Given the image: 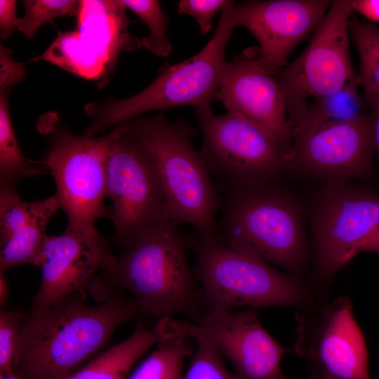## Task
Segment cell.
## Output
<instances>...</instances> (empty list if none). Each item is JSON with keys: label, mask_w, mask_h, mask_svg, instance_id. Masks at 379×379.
I'll list each match as a JSON object with an SVG mask.
<instances>
[{"label": "cell", "mask_w": 379, "mask_h": 379, "mask_svg": "<svg viewBox=\"0 0 379 379\" xmlns=\"http://www.w3.org/2000/svg\"><path fill=\"white\" fill-rule=\"evenodd\" d=\"M227 2V0H180L178 4V12L193 17L201 34L206 35L212 27L214 16L222 11Z\"/></svg>", "instance_id": "obj_29"}, {"label": "cell", "mask_w": 379, "mask_h": 379, "mask_svg": "<svg viewBox=\"0 0 379 379\" xmlns=\"http://www.w3.org/2000/svg\"><path fill=\"white\" fill-rule=\"evenodd\" d=\"M333 1L250 0L235 4L234 27L246 28L258 47L249 48L265 69L285 67L295 47L322 22Z\"/></svg>", "instance_id": "obj_16"}, {"label": "cell", "mask_w": 379, "mask_h": 379, "mask_svg": "<svg viewBox=\"0 0 379 379\" xmlns=\"http://www.w3.org/2000/svg\"><path fill=\"white\" fill-rule=\"evenodd\" d=\"M273 183L218 192L213 238L295 274L307 258L300 218L290 199Z\"/></svg>", "instance_id": "obj_5"}, {"label": "cell", "mask_w": 379, "mask_h": 379, "mask_svg": "<svg viewBox=\"0 0 379 379\" xmlns=\"http://www.w3.org/2000/svg\"><path fill=\"white\" fill-rule=\"evenodd\" d=\"M16 1L0 0V36L9 39L18 28L20 18L16 15Z\"/></svg>", "instance_id": "obj_31"}, {"label": "cell", "mask_w": 379, "mask_h": 379, "mask_svg": "<svg viewBox=\"0 0 379 379\" xmlns=\"http://www.w3.org/2000/svg\"><path fill=\"white\" fill-rule=\"evenodd\" d=\"M45 126L48 148L41 159L32 161L48 168L53 177L55 195L68 219L66 230L95 231L97 220L108 218L107 161L114 129L86 137L73 134L58 121Z\"/></svg>", "instance_id": "obj_7"}, {"label": "cell", "mask_w": 379, "mask_h": 379, "mask_svg": "<svg viewBox=\"0 0 379 379\" xmlns=\"http://www.w3.org/2000/svg\"><path fill=\"white\" fill-rule=\"evenodd\" d=\"M359 86V82L351 83L334 94L312 100L303 117L291 128L301 124L350 120L365 113L367 105L358 92Z\"/></svg>", "instance_id": "obj_22"}, {"label": "cell", "mask_w": 379, "mask_h": 379, "mask_svg": "<svg viewBox=\"0 0 379 379\" xmlns=\"http://www.w3.org/2000/svg\"><path fill=\"white\" fill-rule=\"evenodd\" d=\"M295 319L293 350L307 360L311 379H371L365 340L347 298L302 306Z\"/></svg>", "instance_id": "obj_11"}, {"label": "cell", "mask_w": 379, "mask_h": 379, "mask_svg": "<svg viewBox=\"0 0 379 379\" xmlns=\"http://www.w3.org/2000/svg\"><path fill=\"white\" fill-rule=\"evenodd\" d=\"M121 248L90 290L98 302L126 291L143 316L183 314L194 321L204 312L188 260L191 235L180 223L168 220L147 227Z\"/></svg>", "instance_id": "obj_2"}, {"label": "cell", "mask_w": 379, "mask_h": 379, "mask_svg": "<svg viewBox=\"0 0 379 379\" xmlns=\"http://www.w3.org/2000/svg\"><path fill=\"white\" fill-rule=\"evenodd\" d=\"M235 4L228 1L212 38L195 55L174 65L164 63L154 81L130 98L86 105L84 111L91 122L82 135L95 137L143 113L177 106L192 107L197 115L212 113L211 102L227 63L226 47L235 28Z\"/></svg>", "instance_id": "obj_3"}, {"label": "cell", "mask_w": 379, "mask_h": 379, "mask_svg": "<svg viewBox=\"0 0 379 379\" xmlns=\"http://www.w3.org/2000/svg\"><path fill=\"white\" fill-rule=\"evenodd\" d=\"M116 258L109 241L98 230L48 235L35 265L41 268V278L29 312H41L74 295H86Z\"/></svg>", "instance_id": "obj_15"}, {"label": "cell", "mask_w": 379, "mask_h": 379, "mask_svg": "<svg viewBox=\"0 0 379 379\" xmlns=\"http://www.w3.org/2000/svg\"><path fill=\"white\" fill-rule=\"evenodd\" d=\"M199 150L218 192L274 182L290 168V153L270 131L233 112L197 115Z\"/></svg>", "instance_id": "obj_8"}, {"label": "cell", "mask_w": 379, "mask_h": 379, "mask_svg": "<svg viewBox=\"0 0 379 379\" xmlns=\"http://www.w3.org/2000/svg\"><path fill=\"white\" fill-rule=\"evenodd\" d=\"M107 161L106 196L114 241L122 246L142 230L172 220L168 197L145 143L121 124L115 126Z\"/></svg>", "instance_id": "obj_9"}, {"label": "cell", "mask_w": 379, "mask_h": 379, "mask_svg": "<svg viewBox=\"0 0 379 379\" xmlns=\"http://www.w3.org/2000/svg\"><path fill=\"white\" fill-rule=\"evenodd\" d=\"M164 338L160 319L152 328L140 321L127 339L107 347L65 379H127L136 362Z\"/></svg>", "instance_id": "obj_18"}, {"label": "cell", "mask_w": 379, "mask_h": 379, "mask_svg": "<svg viewBox=\"0 0 379 379\" xmlns=\"http://www.w3.org/2000/svg\"><path fill=\"white\" fill-rule=\"evenodd\" d=\"M148 27L149 34L142 38V46L158 56H167L171 51L168 35V19L158 1L121 0Z\"/></svg>", "instance_id": "obj_24"}, {"label": "cell", "mask_w": 379, "mask_h": 379, "mask_svg": "<svg viewBox=\"0 0 379 379\" xmlns=\"http://www.w3.org/2000/svg\"><path fill=\"white\" fill-rule=\"evenodd\" d=\"M161 320L166 337L211 342L230 361L238 379H290L281 368L288 350L265 329L255 308L204 312L194 321Z\"/></svg>", "instance_id": "obj_12"}, {"label": "cell", "mask_w": 379, "mask_h": 379, "mask_svg": "<svg viewBox=\"0 0 379 379\" xmlns=\"http://www.w3.org/2000/svg\"><path fill=\"white\" fill-rule=\"evenodd\" d=\"M0 379H22L18 376L16 373L13 372H9L6 373L0 374Z\"/></svg>", "instance_id": "obj_36"}, {"label": "cell", "mask_w": 379, "mask_h": 379, "mask_svg": "<svg viewBox=\"0 0 379 379\" xmlns=\"http://www.w3.org/2000/svg\"><path fill=\"white\" fill-rule=\"evenodd\" d=\"M9 284L4 272H0V306L4 308L9 298Z\"/></svg>", "instance_id": "obj_35"}, {"label": "cell", "mask_w": 379, "mask_h": 379, "mask_svg": "<svg viewBox=\"0 0 379 379\" xmlns=\"http://www.w3.org/2000/svg\"><path fill=\"white\" fill-rule=\"evenodd\" d=\"M155 347L127 379H181L184 361L194 352L188 338L166 337Z\"/></svg>", "instance_id": "obj_21"}, {"label": "cell", "mask_w": 379, "mask_h": 379, "mask_svg": "<svg viewBox=\"0 0 379 379\" xmlns=\"http://www.w3.org/2000/svg\"><path fill=\"white\" fill-rule=\"evenodd\" d=\"M363 98L373 117L375 150L379 160V93L364 94Z\"/></svg>", "instance_id": "obj_33"}, {"label": "cell", "mask_w": 379, "mask_h": 379, "mask_svg": "<svg viewBox=\"0 0 379 379\" xmlns=\"http://www.w3.org/2000/svg\"><path fill=\"white\" fill-rule=\"evenodd\" d=\"M352 10L373 23H379V0H348Z\"/></svg>", "instance_id": "obj_32"}, {"label": "cell", "mask_w": 379, "mask_h": 379, "mask_svg": "<svg viewBox=\"0 0 379 379\" xmlns=\"http://www.w3.org/2000/svg\"><path fill=\"white\" fill-rule=\"evenodd\" d=\"M121 125L150 151L168 197L171 219L191 225L200 237H213L220 197L193 145L198 130L184 120H169L164 112Z\"/></svg>", "instance_id": "obj_6"}, {"label": "cell", "mask_w": 379, "mask_h": 379, "mask_svg": "<svg viewBox=\"0 0 379 379\" xmlns=\"http://www.w3.org/2000/svg\"><path fill=\"white\" fill-rule=\"evenodd\" d=\"M74 295L25 314L13 372L22 379H65L109 347L121 325L143 317L131 296L111 293L95 305Z\"/></svg>", "instance_id": "obj_1"}, {"label": "cell", "mask_w": 379, "mask_h": 379, "mask_svg": "<svg viewBox=\"0 0 379 379\" xmlns=\"http://www.w3.org/2000/svg\"><path fill=\"white\" fill-rule=\"evenodd\" d=\"M352 13L348 0L333 1L305 50L274 73L281 86L290 128L303 117L309 100L359 82L350 54Z\"/></svg>", "instance_id": "obj_10"}, {"label": "cell", "mask_w": 379, "mask_h": 379, "mask_svg": "<svg viewBox=\"0 0 379 379\" xmlns=\"http://www.w3.org/2000/svg\"><path fill=\"white\" fill-rule=\"evenodd\" d=\"M191 251L204 312L312 302L310 292L300 281L252 252L197 233L191 235Z\"/></svg>", "instance_id": "obj_4"}, {"label": "cell", "mask_w": 379, "mask_h": 379, "mask_svg": "<svg viewBox=\"0 0 379 379\" xmlns=\"http://www.w3.org/2000/svg\"><path fill=\"white\" fill-rule=\"evenodd\" d=\"M291 133V167L331 185L345 184L370 171L375 151L371 113L342 121L301 124Z\"/></svg>", "instance_id": "obj_14"}, {"label": "cell", "mask_w": 379, "mask_h": 379, "mask_svg": "<svg viewBox=\"0 0 379 379\" xmlns=\"http://www.w3.org/2000/svg\"><path fill=\"white\" fill-rule=\"evenodd\" d=\"M22 4L25 13L20 18L18 29L29 39L46 23L79 14L81 7V1L74 0H25Z\"/></svg>", "instance_id": "obj_25"}, {"label": "cell", "mask_w": 379, "mask_h": 379, "mask_svg": "<svg viewBox=\"0 0 379 379\" xmlns=\"http://www.w3.org/2000/svg\"><path fill=\"white\" fill-rule=\"evenodd\" d=\"M12 49L0 45V92H11L18 83L25 80L26 69L12 58Z\"/></svg>", "instance_id": "obj_30"}, {"label": "cell", "mask_w": 379, "mask_h": 379, "mask_svg": "<svg viewBox=\"0 0 379 379\" xmlns=\"http://www.w3.org/2000/svg\"><path fill=\"white\" fill-rule=\"evenodd\" d=\"M196 341L197 347L181 379H238L227 369L222 355L215 345L206 340Z\"/></svg>", "instance_id": "obj_26"}, {"label": "cell", "mask_w": 379, "mask_h": 379, "mask_svg": "<svg viewBox=\"0 0 379 379\" xmlns=\"http://www.w3.org/2000/svg\"><path fill=\"white\" fill-rule=\"evenodd\" d=\"M379 225V196L330 185L313 215L314 280L324 289Z\"/></svg>", "instance_id": "obj_13"}, {"label": "cell", "mask_w": 379, "mask_h": 379, "mask_svg": "<svg viewBox=\"0 0 379 379\" xmlns=\"http://www.w3.org/2000/svg\"><path fill=\"white\" fill-rule=\"evenodd\" d=\"M59 208L60 206L55 194L31 201L30 215L27 222L0 246L1 272L24 264L36 265L48 237L46 226Z\"/></svg>", "instance_id": "obj_19"}, {"label": "cell", "mask_w": 379, "mask_h": 379, "mask_svg": "<svg viewBox=\"0 0 379 379\" xmlns=\"http://www.w3.org/2000/svg\"><path fill=\"white\" fill-rule=\"evenodd\" d=\"M349 32L359 55L357 75L364 94L379 93V27L351 15Z\"/></svg>", "instance_id": "obj_23"}, {"label": "cell", "mask_w": 379, "mask_h": 379, "mask_svg": "<svg viewBox=\"0 0 379 379\" xmlns=\"http://www.w3.org/2000/svg\"><path fill=\"white\" fill-rule=\"evenodd\" d=\"M10 92H0V185L16 187L21 180L45 173L24 156L16 139L9 110Z\"/></svg>", "instance_id": "obj_20"}, {"label": "cell", "mask_w": 379, "mask_h": 379, "mask_svg": "<svg viewBox=\"0 0 379 379\" xmlns=\"http://www.w3.org/2000/svg\"><path fill=\"white\" fill-rule=\"evenodd\" d=\"M25 314L20 309H1L0 374L13 371L20 332Z\"/></svg>", "instance_id": "obj_28"}, {"label": "cell", "mask_w": 379, "mask_h": 379, "mask_svg": "<svg viewBox=\"0 0 379 379\" xmlns=\"http://www.w3.org/2000/svg\"><path fill=\"white\" fill-rule=\"evenodd\" d=\"M215 100L273 134L291 154L292 133L277 77L249 48L227 62Z\"/></svg>", "instance_id": "obj_17"}, {"label": "cell", "mask_w": 379, "mask_h": 379, "mask_svg": "<svg viewBox=\"0 0 379 379\" xmlns=\"http://www.w3.org/2000/svg\"><path fill=\"white\" fill-rule=\"evenodd\" d=\"M31 201L20 198L16 187L0 185V246L29 220Z\"/></svg>", "instance_id": "obj_27"}, {"label": "cell", "mask_w": 379, "mask_h": 379, "mask_svg": "<svg viewBox=\"0 0 379 379\" xmlns=\"http://www.w3.org/2000/svg\"><path fill=\"white\" fill-rule=\"evenodd\" d=\"M361 252L379 253V225L359 246L357 254Z\"/></svg>", "instance_id": "obj_34"}]
</instances>
